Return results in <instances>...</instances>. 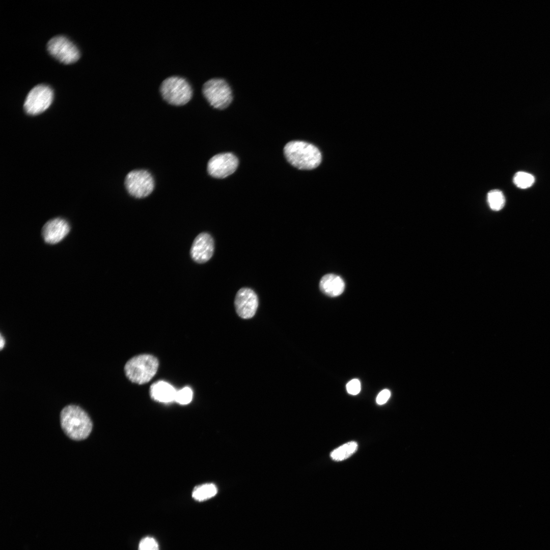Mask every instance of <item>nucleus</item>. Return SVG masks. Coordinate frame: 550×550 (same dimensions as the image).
<instances>
[{"label": "nucleus", "mask_w": 550, "mask_h": 550, "mask_svg": "<svg viewBox=\"0 0 550 550\" xmlns=\"http://www.w3.org/2000/svg\"><path fill=\"white\" fill-rule=\"evenodd\" d=\"M5 344V341L2 334L1 335V341H0V348L3 349Z\"/></svg>", "instance_id": "nucleus-23"}, {"label": "nucleus", "mask_w": 550, "mask_h": 550, "mask_svg": "<svg viewBox=\"0 0 550 550\" xmlns=\"http://www.w3.org/2000/svg\"><path fill=\"white\" fill-rule=\"evenodd\" d=\"M391 396V392L388 389L382 390L376 397V402L379 405L386 403Z\"/></svg>", "instance_id": "nucleus-22"}, {"label": "nucleus", "mask_w": 550, "mask_h": 550, "mask_svg": "<svg viewBox=\"0 0 550 550\" xmlns=\"http://www.w3.org/2000/svg\"><path fill=\"white\" fill-rule=\"evenodd\" d=\"M217 492V489L214 484L208 483L196 487L193 491L192 496L195 500L203 501L214 497Z\"/></svg>", "instance_id": "nucleus-16"}, {"label": "nucleus", "mask_w": 550, "mask_h": 550, "mask_svg": "<svg viewBox=\"0 0 550 550\" xmlns=\"http://www.w3.org/2000/svg\"><path fill=\"white\" fill-rule=\"evenodd\" d=\"M214 250L212 237L208 233L202 232L194 239L190 249V256L195 262L204 263L212 257Z\"/></svg>", "instance_id": "nucleus-11"}, {"label": "nucleus", "mask_w": 550, "mask_h": 550, "mask_svg": "<svg viewBox=\"0 0 550 550\" xmlns=\"http://www.w3.org/2000/svg\"><path fill=\"white\" fill-rule=\"evenodd\" d=\"M159 91L163 100L174 106L187 104L191 100L193 93L188 81L178 76H172L164 79L160 86Z\"/></svg>", "instance_id": "nucleus-4"}, {"label": "nucleus", "mask_w": 550, "mask_h": 550, "mask_svg": "<svg viewBox=\"0 0 550 550\" xmlns=\"http://www.w3.org/2000/svg\"><path fill=\"white\" fill-rule=\"evenodd\" d=\"M238 166V159L233 153H223L212 157L207 163V172L212 177L225 178L233 174Z\"/></svg>", "instance_id": "nucleus-9"}, {"label": "nucleus", "mask_w": 550, "mask_h": 550, "mask_svg": "<svg viewBox=\"0 0 550 550\" xmlns=\"http://www.w3.org/2000/svg\"><path fill=\"white\" fill-rule=\"evenodd\" d=\"M193 398V391L189 387H185L176 391L175 401L181 404L190 403Z\"/></svg>", "instance_id": "nucleus-19"}, {"label": "nucleus", "mask_w": 550, "mask_h": 550, "mask_svg": "<svg viewBox=\"0 0 550 550\" xmlns=\"http://www.w3.org/2000/svg\"><path fill=\"white\" fill-rule=\"evenodd\" d=\"M158 361L150 354H141L130 359L125 364L124 372L131 382L142 384L148 382L155 375Z\"/></svg>", "instance_id": "nucleus-3"}, {"label": "nucleus", "mask_w": 550, "mask_h": 550, "mask_svg": "<svg viewBox=\"0 0 550 550\" xmlns=\"http://www.w3.org/2000/svg\"><path fill=\"white\" fill-rule=\"evenodd\" d=\"M346 390L349 394L352 395L358 394L361 391L360 380L358 379H353L349 381L346 384Z\"/></svg>", "instance_id": "nucleus-21"}, {"label": "nucleus", "mask_w": 550, "mask_h": 550, "mask_svg": "<svg viewBox=\"0 0 550 550\" xmlns=\"http://www.w3.org/2000/svg\"><path fill=\"white\" fill-rule=\"evenodd\" d=\"M53 98V92L49 86L38 85L28 93L24 101V109L28 114H39L49 107Z\"/></svg>", "instance_id": "nucleus-8"}, {"label": "nucleus", "mask_w": 550, "mask_h": 550, "mask_svg": "<svg viewBox=\"0 0 550 550\" xmlns=\"http://www.w3.org/2000/svg\"><path fill=\"white\" fill-rule=\"evenodd\" d=\"M202 93L209 104L218 109L227 108L233 100L232 89L223 78H213L206 81Z\"/></svg>", "instance_id": "nucleus-5"}, {"label": "nucleus", "mask_w": 550, "mask_h": 550, "mask_svg": "<svg viewBox=\"0 0 550 550\" xmlns=\"http://www.w3.org/2000/svg\"><path fill=\"white\" fill-rule=\"evenodd\" d=\"M127 193L136 199L149 196L155 187L154 178L150 172L144 169L133 170L127 173L124 180Z\"/></svg>", "instance_id": "nucleus-6"}, {"label": "nucleus", "mask_w": 550, "mask_h": 550, "mask_svg": "<svg viewBox=\"0 0 550 550\" xmlns=\"http://www.w3.org/2000/svg\"><path fill=\"white\" fill-rule=\"evenodd\" d=\"M487 201L489 207L493 211H499L504 206L505 198L503 193L498 189L489 191L487 195Z\"/></svg>", "instance_id": "nucleus-17"}, {"label": "nucleus", "mask_w": 550, "mask_h": 550, "mask_svg": "<svg viewBox=\"0 0 550 550\" xmlns=\"http://www.w3.org/2000/svg\"><path fill=\"white\" fill-rule=\"evenodd\" d=\"M535 181L534 177L525 172H518L514 176L513 182L518 187L526 189L531 187Z\"/></svg>", "instance_id": "nucleus-18"}, {"label": "nucleus", "mask_w": 550, "mask_h": 550, "mask_svg": "<svg viewBox=\"0 0 550 550\" xmlns=\"http://www.w3.org/2000/svg\"><path fill=\"white\" fill-rule=\"evenodd\" d=\"M60 423L65 433L75 441L87 438L93 428L92 422L88 414L75 405H68L62 410Z\"/></svg>", "instance_id": "nucleus-1"}, {"label": "nucleus", "mask_w": 550, "mask_h": 550, "mask_svg": "<svg viewBox=\"0 0 550 550\" xmlns=\"http://www.w3.org/2000/svg\"><path fill=\"white\" fill-rule=\"evenodd\" d=\"M287 160L299 170H312L317 167L321 161V154L314 145L300 141L288 143L284 148Z\"/></svg>", "instance_id": "nucleus-2"}, {"label": "nucleus", "mask_w": 550, "mask_h": 550, "mask_svg": "<svg viewBox=\"0 0 550 550\" xmlns=\"http://www.w3.org/2000/svg\"><path fill=\"white\" fill-rule=\"evenodd\" d=\"M47 49L52 57L65 64H72L80 58L77 47L64 36L52 38L47 43Z\"/></svg>", "instance_id": "nucleus-7"}, {"label": "nucleus", "mask_w": 550, "mask_h": 550, "mask_svg": "<svg viewBox=\"0 0 550 550\" xmlns=\"http://www.w3.org/2000/svg\"><path fill=\"white\" fill-rule=\"evenodd\" d=\"M358 449V444L354 441L347 443L333 450L331 457L335 461H341L352 455Z\"/></svg>", "instance_id": "nucleus-15"}, {"label": "nucleus", "mask_w": 550, "mask_h": 550, "mask_svg": "<svg viewBox=\"0 0 550 550\" xmlns=\"http://www.w3.org/2000/svg\"><path fill=\"white\" fill-rule=\"evenodd\" d=\"M150 393L154 400L160 402L168 403L175 401L176 391L169 383L158 381L151 386Z\"/></svg>", "instance_id": "nucleus-14"}, {"label": "nucleus", "mask_w": 550, "mask_h": 550, "mask_svg": "<svg viewBox=\"0 0 550 550\" xmlns=\"http://www.w3.org/2000/svg\"><path fill=\"white\" fill-rule=\"evenodd\" d=\"M319 287L321 291L326 295L336 297L343 293L345 289V283L339 276L327 274L320 280Z\"/></svg>", "instance_id": "nucleus-13"}, {"label": "nucleus", "mask_w": 550, "mask_h": 550, "mask_svg": "<svg viewBox=\"0 0 550 550\" xmlns=\"http://www.w3.org/2000/svg\"><path fill=\"white\" fill-rule=\"evenodd\" d=\"M234 306L238 315L243 319L252 318L258 307V298L256 292L251 288H242L237 292Z\"/></svg>", "instance_id": "nucleus-10"}, {"label": "nucleus", "mask_w": 550, "mask_h": 550, "mask_svg": "<svg viewBox=\"0 0 550 550\" xmlns=\"http://www.w3.org/2000/svg\"><path fill=\"white\" fill-rule=\"evenodd\" d=\"M70 227L69 223L61 218H56L48 221L42 229L44 240L49 244H56L62 241L69 233Z\"/></svg>", "instance_id": "nucleus-12"}, {"label": "nucleus", "mask_w": 550, "mask_h": 550, "mask_svg": "<svg viewBox=\"0 0 550 550\" xmlns=\"http://www.w3.org/2000/svg\"><path fill=\"white\" fill-rule=\"evenodd\" d=\"M139 550H159L158 543L151 537H146L140 542Z\"/></svg>", "instance_id": "nucleus-20"}]
</instances>
